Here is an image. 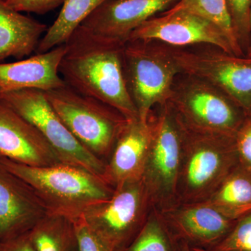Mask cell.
<instances>
[{
    "label": "cell",
    "instance_id": "ba28073f",
    "mask_svg": "<svg viewBox=\"0 0 251 251\" xmlns=\"http://www.w3.org/2000/svg\"><path fill=\"white\" fill-rule=\"evenodd\" d=\"M152 209L141 179L117 186L111 197L91 206L82 216L112 251H122L139 233Z\"/></svg>",
    "mask_w": 251,
    "mask_h": 251
},
{
    "label": "cell",
    "instance_id": "5bb4252c",
    "mask_svg": "<svg viewBox=\"0 0 251 251\" xmlns=\"http://www.w3.org/2000/svg\"><path fill=\"white\" fill-rule=\"evenodd\" d=\"M48 213L31 186L0 163V243L27 233Z\"/></svg>",
    "mask_w": 251,
    "mask_h": 251
},
{
    "label": "cell",
    "instance_id": "4dcf8cb0",
    "mask_svg": "<svg viewBox=\"0 0 251 251\" xmlns=\"http://www.w3.org/2000/svg\"><path fill=\"white\" fill-rule=\"evenodd\" d=\"M246 57H251V39H250V44H249V49H248L247 54H246Z\"/></svg>",
    "mask_w": 251,
    "mask_h": 251
},
{
    "label": "cell",
    "instance_id": "603a6c76",
    "mask_svg": "<svg viewBox=\"0 0 251 251\" xmlns=\"http://www.w3.org/2000/svg\"><path fill=\"white\" fill-rule=\"evenodd\" d=\"M187 11L214 23L228 38L237 56H245L238 45L227 11L226 0H180L168 12ZM246 57V56H245Z\"/></svg>",
    "mask_w": 251,
    "mask_h": 251
},
{
    "label": "cell",
    "instance_id": "6da1fadb",
    "mask_svg": "<svg viewBox=\"0 0 251 251\" xmlns=\"http://www.w3.org/2000/svg\"><path fill=\"white\" fill-rule=\"evenodd\" d=\"M125 42L79 26L64 44L59 73L74 90L108 104L133 120L139 116L126 83Z\"/></svg>",
    "mask_w": 251,
    "mask_h": 251
},
{
    "label": "cell",
    "instance_id": "277c9868",
    "mask_svg": "<svg viewBox=\"0 0 251 251\" xmlns=\"http://www.w3.org/2000/svg\"><path fill=\"white\" fill-rule=\"evenodd\" d=\"M44 92L77 141L106 163L117 137L128 120L108 104L79 93L66 83Z\"/></svg>",
    "mask_w": 251,
    "mask_h": 251
},
{
    "label": "cell",
    "instance_id": "d4e9b609",
    "mask_svg": "<svg viewBox=\"0 0 251 251\" xmlns=\"http://www.w3.org/2000/svg\"><path fill=\"white\" fill-rule=\"evenodd\" d=\"M214 251H251V214L237 220L226 237Z\"/></svg>",
    "mask_w": 251,
    "mask_h": 251
},
{
    "label": "cell",
    "instance_id": "484cf974",
    "mask_svg": "<svg viewBox=\"0 0 251 251\" xmlns=\"http://www.w3.org/2000/svg\"><path fill=\"white\" fill-rule=\"evenodd\" d=\"M234 142L239 166L251 173V111L236 132Z\"/></svg>",
    "mask_w": 251,
    "mask_h": 251
},
{
    "label": "cell",
    "instance_id": "f1b7e54d",
    "mask_svg": "<svg viewBox=\"0 0 251 251\" xmlns=\"http://www.w3.org/2000/svg\"><path fill=\"white\" fill-rule=\"evenodd\" d=\"M0 251H35L31 244L29 232L11 240L0 243Z\"/></svg>",
    "mask_w": 251,
    "mask_h": 251
},
{
    "label": "cell",
    "instance_id": "d6a6232c",
    "mask_svg": "<svg viewBox=\"0 0 251 251\" xmlns=\"http://www.w3.org/2000/svg\"><path fill=\"white\" fill-rule=\"evenodd\" d=\"M0 94H1V92H0Z\"/></svg>",
    "mask_w": 251,
    "mask_h": 251
},
{
    "label": "cell",
    "instance_id": "52a82bcc",
    "mask_svg": "<svg viewBox=\"0 0 251 251\" xmlns=\"http://www.w3.org/2000/svg\"><path fill=\"white\" fill-rule=\"evenodd\" d=\"M151 138L142 181L151 205L162 211L175 206L181 165V125L168 103L157 105L149 115Z\"/></svg>",
    "mask_w": 251,
    "mask_h": 251
},
{
    "label": "cell",
    "instance_id": "2e32d148",
    "mask_svg": "<svg viewBox=\"0 0 251 251\" xmlns=\"http://www.w3.org/2000/svg\"><path fill=\"white\" fill-rule=\"evenodd\" d=\"M151 138L148 121L128 120L123 127L108 161L103 179L115 188L123 183L142 179Z\"/></svg>",
    "mask_w": 251,
    "mask_h": 251
},
{
    "label": "cell",
    "instance_id": "83f0119b",
    "mask_svg": "<svg viewBox=\"0 0 251 251\" xmlns=\"http://www.w3.org/2000/svg\"><path fill=\"white\" fill-rule=\"evenodd\" d=\"M6 4L19 12L46 14L57 9L64 0H4Z\"/></svg>",
    "mask_w": 251,
    "mask_h": 251
},
{
    "label": "cell",
    "instance_id": "4fadbf2b",
    "mask_svg": "<svg viewBox=\"0 0 251 251\" xmlns=\"http://www.w3.org/2000/svg\"><path fill=\"white\" fill-rule=\"evenodd\" d=\"M0 158L34 167L60 163L39 130L1 99Z\"/></svg>",
    "mask_w": 251,
    "mask_h": 251
},
{
    "label": "cell",
    "instance_id": "e0dca14e",
    "mask_svg": "<svg viewBox=\"0 0 251 251\" xmlns=\"http://www.w3.org/2000/svg\"><path fill=\"white\" fill-rule=\"evenodd\" d=\"M65 45L16 62L0 63V92L36 89L46 92L65 85L59 67Z\"/></svg>",
    "mask_w": 251,
    "mask_h": 251
},
{
    "label": "cell",
    "instance_id": "cb8c5ba5",
    "mask_svg": "<svg viewBox=\"0 0 251 251\" xmlns=\"http://www.w3.org/2000/svg\"><path fill=\"white\" fill-rule=\"evenodd\" d=\"M236 40L246 56L250 44L251 0H226Z\"/></svg>",
    "mask_w": 251,
    "mask_h": 251
},
{
    "label": "cell",
    "instance_id": "4316f807",
    "mask_svg": "<svg viewBox=\"0 0 251 251\" xmlns=\"http://www.w3.org/2000/svg\"><path fill=\"white\" fill-rule=\"evenodd\" d=\"M77 251H113L86 223L83 216L74 220Z\"/></svg>",
    "mask_w": 251,
    "mask_h": 251
},
{
    "label": "cell",
    "instance_id": "3957f363",
    "mask_svg": "<svg viewBox=\"0 0 251 251\" xmlns=\"http://www.w3.org/2000/svg\"><path fill=\"white\" fill-rule=\"evenodd\" d=\"M179 122L182 148L176 202H204L239 166L234 137L193 129Z\"/></svg>",
    "mask_w": 251,
    "mask_h": 251
},
{
    "label": "cell",
    "instance_id": "5b68a950",
    "mask_svg": "<svg viewBox=\"0 0 251 251\" xmlns=\"http://www.w3.org/2000/svg\"><path fill=\"white\" fill-rule=\"evenodd\" d=\"M126 83L141 121L166 103L181 73L171 46L159 41L128 39L124 49Z\"/></svg>",
    "mask_w": 251,
    "mask_h": 251
},
{
    "label": "cell",
    "instance_id": "8fae6325",
    "mask_svg": "<svg viewBox=\"0 0 251 251\" xmlns=\"http://www.w3.org/2000/svg\"><path fill=\"white\" fill-rule=\"evenodd\" d=\"M128 39L157 41L173 47L207 44L235 54L228 38L217 25L187 11L157 15L140 25Z\"/></svg>",
    "mask_w": 251,
    "mask_h": 251
},
{
    "label": "cell",
    "instance_id": "7c38bea8",
    "mask_svg": "<svg viewBox=\"0 0 251 251\" xmlns=\"http://www.w3.org/2000/svg\"><path fill=\"white\" fill-rule=\"evenodd\" d=\"M158 214L176 242L207 250L219 244L236 223L206 202L179 203Z\"/></svg>",
    "mask_w": 251,
    "mask_h": 251
},
{
    "label": "cell",
    "instance_id": "9a60e30c",
    "mask_svg": "<svg viewBox=\"0 0 251 251\" xmlns=\"http://www.w3.org/2000/svg\"><path fill=\"white\" fill-rule=\"evenodd\" d=\"M180 0H107L81 25L100 35L126 41L136 28L172 9Z\"/></svg>",
    "mask_w": 251,
    "mask_h": 251
},
{
    "label": "cell",
    "instance_id": "7402d4cb",
    "mask_svg": "<svg viewBox=\"0 0 251 251\" xmlns=\"http://www.w3.org/2000/svg\"><path fill=\"white\" fill-rule=\"evenodd\" d=\"M122 251H180V246L153 208L139 233Z\"/></svg>",
    "mask_w": 251,
    "mask_h": 251
},
{
    "label": "cell",
    "instance_id": "1f68e13d",
    "mask_svg": "<svg viewBox=\"0 0 251 251\" xmlns=\"http://www.w3.org/2000/svg\"><path fill=\"white\" fill-rule=\"evenodd\" d=\"M191 251H214L212 250H207V249H199V248H191Z\"/></svg>",
    "mask_w": 251,
    "mask_h": 251
},
{
    "label": "cell",
    "instance_id": "ffe728a7",
    "mask_svg": "<svg viewBox=\"0 0 251 251\" xmlns=\"http://www.w3.org/2000/svg\"><path fill=\"white\" fill-rule=\"evenodd\" d=\"M105 1L64 0L57 19L41 38L36 53H44L65 44L75 29Z\"/></svg>",
    "mask_w": 251,
    "mask_h": 251
},
{
    "label": "cell",
    "instance_id": "7a4b0ae2",
    "mask_svg": "<svg viewBox=\"0 0 251 251\" xmlns=\"http://www.w3.org/2000/svg\"><path fill=\"white\" fill-rule=\"evenodd\" d=\"M0 163L31 186L49 213L74 221L115 191L102 176L68 163L34 167L1 158Z\"/></svg>",
    "mask_w": 251,
    "mask_h": 251
},
{
    "label": "cell",
    "instance_id": "44dd1931",
    "mask_svg": "<svg viewBox=\"0 0 251 251\" xmlns=\"http://www.w3.org/2000/svg\"><path fill=\"white\" fill-rule=\"evenodd\" d=\"M35 251H77L74 220L48 213L29 232Z\"/></svg>",
    "mask_w": 251,
    "mask_h": 251
},
{
    "label": "cell",
    "instance_id": "9c48e42d",
    "mask_svg": "<svg viewBox=\"0 0 251 251\" xmlns=\"http://www.w3.org/2000/svg\"><path fill=\"white\" fill-rule=\"evenodd\" d=\"M0 99L39 130L61 163L85 168L103 178L105 162L77 141L51 106L44 91L25 89L4 92Z\"/></svg>",
    "mask_w": 251,
    "mask_h": 251
},
{
    "label": "cell",
    "instance_id": "30bf717a",
    "mask_svg": "<svg viewBox=\"0 0 251 251\" xmlns=\"http://www.w3.org/2000/svg\"><path fill=\"white\" fill-rule=\"evenodd\" d=\"M171 48L181 73L206 81L251 111V57L207 44Z\"/></svg>",
    "mask_w": 251,
    "mask_h": 251
},
{
    "label": "cell",
    "instance_id": "d6986e66",
    "mask_svg": "<svg viewBox=\"0 0 251 251\" xmlns=\"http://www.w3.org/2000/svg\"><path fill=\"white\" fill-rule=\"evenodd\" d=\"M204 202L232 221L251 214V173L237 167Z\"/></svg>",
    "mask_w": 251,
    "mask_h": 251
},
{
    "label": "cell",
    "instance_id": "8992f818",
    "mask_svg": "<svg viewBox=\"0 0 251 251\" xmlns=\"http://www.w3.org/2000/svg\"><path fill=\"white\" fill-rule=\"evenodd\" d=\"M167 103L186 126L229 137H234L247 113L215 86L184 73L176 75Z\"/></svg>",
    "mask_w": 251,
    "mask_h": 251
},
{
    "label": "cell",
    "instance_id": "f546056e",
    "mask_svg": "<svg viewBox=\"0 0 251 251\" xmlns=\"http://www.w3.org/2000/svg\"><path fill=\"white\" fill-rule=\"evenodd\" d=\"M180 251H191V247L184 242L179 243Z\"/></svg>",
    "mask_w": 251,
    "mask_h": 251
},
{
    "label": "cell",
    "instance_id": "ac0fdd59",
    "mask_svg": "<svg viewBox=\"0 0 251 251\" xmlns=\"http://www.w3.org/2000/svg\"><path fill=\"white\" fill-rule=\"evenodd\" d=\"M47 29L46 25L23 15L4 0H0V63L11 57H30Z\"/></svg>",
    "mask_w": 251,
    "mask_h": 251
}]
</instances>
